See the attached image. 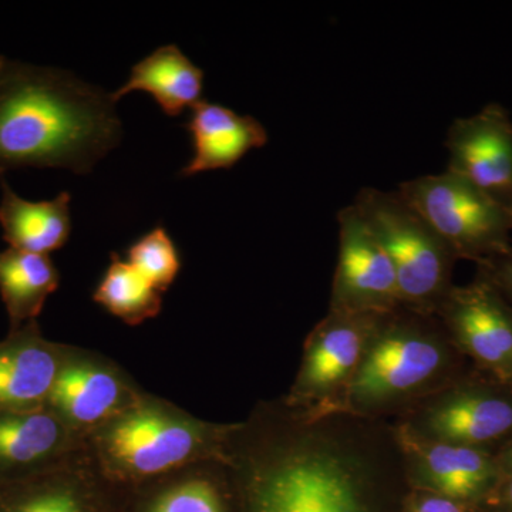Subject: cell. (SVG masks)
<instances>
[{
	"label": "cell",
	"mask_w": 512,
	"mask_h": 512,
	"mask_svg": "<svg viewBox=\"0 0 512 512\" xmlns=\"http://www.w3.org/2000/svg\"><path fill=\"white\" fill-rule=\"evenodd\" d=\"M231 430L205 423L154 397L143 396L82 437L84 457L104 480L146 483L224 456Z\"/></svg>",
	"instance_id": "3"
},
{
	"label": "cell",
	"mask_w": 512,
	"mask_h": 512,
	"mask_svg": "<svg viewBox=\"0 0 512 512\" xmlns=\"http://www.w3.org/2000/svg\"><path fill=\"white\" fill-rule=\"evenodd\" d=\"M392 313L384 316L343 396L357 412H375L420 392L448 365L439 336L414 323L389 320Z\"/></svg>",
	"instance_id": "6"
},
{
	"label": "cell",
	"mask_w": 512,
	"mask_h": 512,
	"mask_svg": "<svg viewBox=\"0 0 512 512\" xmlns=\"http://www.w3.org/2000/svg\"><path fill=\"white\" fill-rule=\"evenodd\" d=\"M505 466H507V474H508L507 498H508V503H510L511 508H512V450H511V453L508 454L507 461H505Z\"/></svg>",
	"instance_id": "26"
},
{
	"label": "cell",
	"mask_w": 512,
	"mask_h": 512,
	"mask_svg": "<svg viewBox=\"0 0 512 512\" xmlns=\"http://www.w3.org/2000/svg\"><path fill=\"white\" fill-rule=\"evenodd\" d=\"M511 430V397L487 389L448 393L421 417V437L460 446L480 448Z\"/></svg>",
	"instance_id": "14"
},
{
	"label": "cell",
	"mask_w": 512,
	"mask_h": 512,
	"mask_svg": "<svg viewBox=\"0 0 512 512\" xmlns=\"http://www.w3.org/2000/svg\"><path fill=\"white\" fill-rule=\"evenodd\" d=\"M69 348L43 338L37 320L0 342V410L46 407Z\"/></svg>",
	"instance_id": "13"
},
{
	"label": "cell",
	"mask_w": 512,
	"mask_h": 512,
	"mask_svg": "<svg viewBox=\"0 0 512 512\" xmlns=\"http://www.w3.org/2000/svg\"><path fill=\"white\" fill-rule=\"evenodd\" d=\"M126 261L160 293L174 284L183 268L174 239L161 225L141 235L127 248Z\"/></svg>",
	"instance_id": "23"
},
{
	"label": "cell",
	"mask_w": 512,
	"mask_h": 512,
	"mask_svg": "<svg viewBox=\"0 0 512 512\" xmlns=\"http://www.w3.org/2000/svg\"><path fill=\"white\" fill-rule=\"evenodd\" d=\"M410 512H464V507L460 501L434 493L419 498Z\"/></svg>",
	"instance_id": "25"
},
{
	"label": "cell",
	"mask_w": 512,
	"mask_h": 512,
	"mask_svg": "<svg viewBox=\"0 0 512 512\" xmlns=\"http://www.w3.org/2000/svg\"><path fill=\"white\" fill-rule=\"evenodd\" d=\"M403 447L417 476L437 494L463 501L477 497L494 480L497 464L481 448L403 434Z\"/></svg>",
	"instance_id": "16"
},
{
	"label": "cell",
	"mask_w": 512,
	"mask_h": 512,
	"mask_svg": "<svg viewBox=\"0 0 512 512\" xmlns=\"http://www.w3.org/2000/svg\"><path fill=\"white\" fill-rule=\"evenodd\" d=\"M82 450V437L47 407L0 410V484L62 466Z\"/></svg>",
	"instance_id": "12"
},
{
	"label": "cell",
	"mask_w": 512,
	"mask_h": 512,
	"mask_svg": "<svg viewBox=\"0 0 512 512\" xmlns=\"http://www.w3.org/2000/svg\"><path fill=\"white\" fill-rule=\"evenodd\" d=\"M508 214H510L511 222H512V198L510 204L507 205Z\"/></svg>",
	"instance_id": "27"
},
{
	"label": "cell",
	"mask_w": 512,
	"mask_h": 512,
	"mask_svg": "<svg viewBox=\"0 0 512 512\" xmlns=\"http://www.w3.org/2000/svg\"><path fill=\"white\" fill-rule=\"evenodd\" d=\"M143 396L114 363L70 349L46 407L83 437Z\"/></svg>",
	"instance_id": "9"
},
{
	"label": "cell",
	"mask_w": 512,
	"mask_h": 512,
	"mask_svg": "<svg viewBox=\"0 0 512 512\" xmlns=\"http://www.w3.org/2000/svg\"><path fill=\"white\" fill-rule=\"evenodd\" d=\"M59 286V269L49 256L13 248L0 252V298L10 330L35 322Z\"/></svg>",
	"instance_id": "19"
},
{
	"label": "cell",
	"mask_w": 512,
	"mask_h": 512,
	"mask_svg": "<svg viewBox=\"0 0 512 512\" xmlns=\"http://www.w3.org/2000/svg\"><path fill=\"white\" fill-rule=\"evenodd\" d=\"M397 191L456 258L483 265L511 251L507 207L463 178L446 170L404 181Z\"/></svg>",
	"instance_id": "5"
},
{
	"label": "cell",
	"mask_w": 512,
	"mask_h": 512,
	"mask_svg": "<svg viewBox=\"0 0 512 512\" xmlns=\"http://www.w3.org/2000/svg\"><path fill=\"white\" fill-rule=\"evenodd\" d=\"M239 466L247 512H372L362 461L328 439L279 437Z\"/></svg>",
	"instance_id": "2"
},
{
	"label": "cell",
	"mask_w": 512,
	"mask_h": 512,
	"mask_svg": "<svg viewBox=\"0 0 512 512\" xmlns=\"http://www.w3.org/2000/svg\"><path fill=\"white\" fill-rule=\"evenodd\" d=\"M0 184V227L10 248L47 255L69 242L72 234L70 192H60L53 200L32 202L19 197L5 178L0 177Z\"/></svg>",
	"instance_id": "17"
},
{
	"label": "cell",
	"mask_w": 512,
	"mask_h": 512,
	"mask_svg": "<svg viewBox=\"0 0 512 512\" xmlns=\"http://www.w3.org/2000/svg\"><path fill=\"white\" fill-rule=\"evenodd\" d=\"M93 299L130 326L156 318L163 308L161 293L116 252L110 255V265L94 289Z\"/></svg>",
	"instance_id": "21"
},
{
	"label": "cell",
	"mask_w": 512,
	"mask_h": 512,
	"mask_svg": "<svg viewBox=\"0 0 512 512\" xmlns=\"http://www.w3.org/2000/svg\"><path fill=\"white\" fill-rule=\"evenodd\" d=\"M437 309L467 355L498 379L512 380V306L487 276L451 286Z\"/></svg>",
	"instance_id": "10"
},
{
	"label": "cell",
	"mask_w": 512,
	"mask_h": 512,
	"mask_svg": "<svg viewBox=\"0 0 512 512\" xmlns=\"http://www.w3.org/2000/svg\"><path fill=\"white\" fill-rule=\"evenodd\" d=\"M384 316L330 311L306 343L292 404L318 409L345 396Z\"/></svg>",
	"instance_id": "7"
},
{
	"label": "cell",
	"mask_w": 512,
	"mask_h": 512,
	"mask_svg": "<svg viewBox=\"0 0 512 512\" xmlns=\"http://www.w3.org/2000/svg\"><path fill=\"white\" fill-rule=\"evenodd\" d=\"M339 261L330 311L389 315L400 301L392 262L355 205L338 214Z\"/></svg>",
	"instance_id": "8"
},
{
	"label": "cell",
	"mask_w": 512,
	"mask_h": 512,
	"mask_svg": "<svg viewBox=\"0 0 512 512\" xmlns=\"http://www.w3.org/2000/svg\"><path fill=\"white\" fill-rule=\"evenodd\" d=\"M481 268L484 271L483 275L497 286L498 291L503 293L504 298L512 306V249L507 255L485 262Z\"/></svg>",
	"instance_id": "24"
},
{
	"label": "cell",
	"mask_w": 512,
	"mask_h": 512,
	"mask_svg": "<svg viewBox=\"0 0 512 512\" xmlns=\"http://www.w3.org/2000/svg\"><path fill=\"white\" fill-rule=\"evenodd\" d=\"M185 123L191 137L192 157L181 177L227 170L247 156L249 151L268 143L266 128L251 116L210 101H200Z\"/></svg>",
	"instance_id": "15"
},
{
	"label": "cell",
	"mask_w": 512,
	"mask_h": 512,
	"mask_svg": "<svg viewBox=\"0 0 512 512\" xmlns=\"http://www.w3.org/2000/svg\"><path fill=\"white\" fill-rule=\"evenodd\" d=\"M202 463L167 474V485L147 512H225L217 484L201 473Z\"/></svg>",
	"instance_id": "22"
},
{
	"label": "cell",
	"mask_w": 512,
	"mask_h": 512,
	"mask_svg": "<svg viewBox=\"0 0 512 512\" xmlns=\"http://www.w3.org/2000/svg\"><path fill=\"white\" fill-rule=\"evenodd\" d=\"M114 104L72 73L0 56V177L25 167L89 174L119 146Z\"/></svg>",
	"instance_id": "1"
},
{
	"label": "cell",
	"mask_w": 512,
	"mask_h": 512,
	"mask_svg": "<svg viewBox=\"0 0 512 512\" xmlns=\"http://www.w3.org/2000/svg\"><path fill=\"white\" fill-rule=\"evenodd\" d=\"M448 173L463 178L507 207L512 198V120L491 103L453 121L446 138Z\"/></svg>",
	"instance_id": "11"
},
{
	"label": "cell",
	"mask_w": 512,
	"mask_h": 512,
	"mask_svg": "<svg viewBox=\"0 0 512 512\" xmlns=\"http://www.w3.org/2000/svg\"><path fill=\"white\" fill-rule=\"evenodd\" d=\"M353 205L392 262L402 305L439 308L451 289L450 248L399 191L363 188Z\"/></svg>",
	"instance_id": "4"
},
{
	"label": "cell",
	"mask_w": 512,
	"mask_h": 512,
	"mask_svg": "<svg viewBox=\"0 0 512 512\" xmlns=\"http://www.w3.org/2000/svg\"><path fill=\"white\" fill-rule=\"evenodd\" d=\"M204 77L180 47L165 45L134 64L127 82L111 97L117 103L127 94L146 92L168 117H178L202 101Z\"/></svg>",
	"instance_id": "18"
},
{
	"label": "cell",
	"mask_w": 512,
	"mask_h": 512,
	"mask_svg": "<svg viewBox=\"0 0 512 512\" xmlns=\"http://www.w3.org/2000/svg\"><path fill=\"white\" fill-rule=\"evenodd\" d=\"M82 450L62 466L13 483L0 484V512H86L76 490Z\"/></svg>",
	"instance_id": "20"
}]
</instances>
